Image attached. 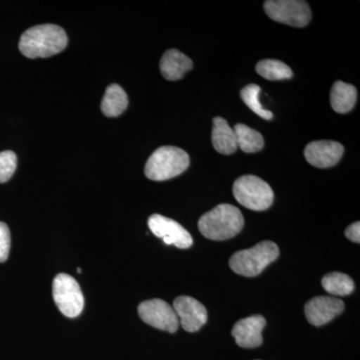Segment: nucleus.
I'll use <instances>...</instances> for the list:
<instances>
[{
    "mask_svg": "<svg viewBox=\"0 0 360 360\" xmlns=\"http://www.w3.org/2000/svg\"><path fill=\"white\" fill-rule=\"evenodd\" d=\"M160 68L161 75L165 79L175 82L181 79L186 72L193 70V63L182 52L177 49H169L163 54Z\"/></svg>",
    "mask_w": 360,
    "mask_h": 360,
    "instance_id": "4468645a",
    "label": "nucleus"
},
{
    "mask_svg": "<svg viewBox=\"0 0 360 360\" xmlns=\"http://www.w3.org/2000/svg\"><path fill=\"white\" fill-rule=\"evenodd\" d=\"M139 314L142 321L160 330L174 333L179 328V319L174 307L162 300H150L141 302Z\"/></svg>",
    "mask_w": 360,
    "mask_h": 360,
    "instance_id": "6e6552de",
    "label": "nucleus"
},
{
    "mask_svg": "<svg viewBox=\"0 0 360 360\" xmlns=\"http://www.w3.org/2000/svg\"><path fill=\"white\" fill-rule=\"evenodd\" d=\"M278 255L279 248L276 243L262 241L250 250L234 253L229 260V266L239 276L255 277L276 262Z\"/></svg>",
    "mask_w": 360,
    "mask_h": 360,
    "instance_id": "20e7f679",
    "label": "nucleus"
},
{
    "mask_svg": "<svg viewBox=\"0 0 360 360\" xmlns=\"http://www.w3.org/2000/svg\"><path fill=\"white\" fill-rule=\"evenodd\" d=\"M345 148L340 142L330 141H312L304 149L305 160L312 167L328 168L335 167L341 160Z\"/></svg>",
    "mask_w": 360,
    "mask_h": 360,
    "instance_id": "9b49d317",
    "label": "nucleus"
},
{
    "mask_svg": "<svg viewBox=\"0 0 360 360\" xmlns=\"http://www.w3.org/2000/svg\"><path fill=\"white\" fill-rule=\"evenodd\" d=\"M233 130L236 132L238 148H240L243 153H255L264 148V136L257 130L250 129L243 123L234 125Z\"/></svg>",
    "mask_w": 360,
    "mask_h": 360,
    "instance_id": "a211bd4d",
    "label": "nucleus"
},
{
    "mask_svg": "<svg viewBox=\"0 0 360 360\" xmlns=\"http://www.w3.org/2000/svg\"><path fill=\"white\" fill-rule=\"evenodd\" d=\"M129 106L127 92L118 84H110L106 89L101 101V110L108 117H117L122 115Z\"/></svg>",
    "mask_w": 360,
    "mask_h": 360,
    "instance_id": "dca6fc26",
    "label": "nucleus"
},
{
    "mask_svg": "<svg viewBox=\"0 0 360 360\" xmlns=\"http://www.w3.org/2000/svg\"><path fill=\"white\" fill-rule=\"evenodd\" d=\"M322 288L333 295L345 296L354 292V281L352 277L341 272L326 274L321 281Z\"/></svg>",
    "mask_w": 360,
    "mask_h": 360,
    "instance_id": "6ab92c4d",
    "label": "nucleus"
},
{
    "mask_svg": "<svg viewBox=\"0 0 360 360\" xmlns=\"http://www.w3.org/2000/svg\"><path fill=\"white\" fill-rule=\"evenodd\" d=\"M245 225L243 213L236 206L222 203L206 212L198 221V229L205 238L226 240L236 236Z\"/></svg>",
    "mask_w": 360,
    "mask_h": 360,
    "instance_id": "f03ea898",
    "label": "nucleus"
},
{
    "mask_svg": "<svg viewBox=\"0 0 360 360\" xmlns=\"http://www.w3.org/2000/svg\"><path fill=\"white\" fill-rule=\"evenodd\" d=\"M264 11L276 22L304 27L311 20L309 4L302 0H267Z\"/></svg>",
    "mask_w": 360,
    "mask_h": 360,
    "instance_id": "0eeeda50",
    "label": "nucleus"
},
{
    "mask_svg": "<svg viewBox=\"0 0 360 360\" xmlns=\"http://www.w3.org/2000/svg\"><path fill=\"white\" fill-rule=\"evenodd\" d=\"M357 99V90L354 85L336 82L330 92V104L338 113H347L354 108Z\"/></svg>",
    "mask_w": 360,
    "mask_h": 360,
    "instance_id": "f3484780",
    "label": "nucleus"
},
{
    "mask_svg": "<svg viewBox=\"0 0 360 360\" xmlns=\"http://www.w3.org/2000/svg\"><path fill=\"white\" fill-rule=\"evenodd\" d=\"M148 227L156 238L162 239L165 245H175L181 250L193 245V236L174 219L160 214H153L148 219Z\"/></svg>",
    "mask_w": 360,
    "mask_h": 360,
    "instance_id": "1a4fd4ad",
    "label": "nucleus"
},
{
    "mask_svg": "<svg viewBox=\"0 0 360 360\" xmlns=\"http://www.w3.org/2000/svg\"><path fill=\"white\" fill-rule=\"evenodd\" d=\"M345 310V303L330 296H317L305 304V316L309 323L321 326L333 321Z\"/></svg>",
    "mask_w": 360,
    "mask_h": 360,
    "instance_id": "f8f14e48",
    "label": "nucleus"
},
{
    "mask_svg": "<svg viewBox=\"0 0 360 360\" xmlns=\"http://www.w3.org/2000/svg\"><path fill=\"white\" fill-rule=\"evenodd\" d=\"M345 236L354 243H360V224L359 221L350 224L345 231Z\"/></svg>",
    "mask_w": 360,
    "mask_h": 360,
    "instance_id": "b1692460",
    "label": "nucleus"
},
{
    "mask_svg": "<svg viewBox=\"0 0 360 360\" xmlns=\"http://www.w3.org/2000/svg\"><path fill=\"white\" fill-rule=\"evenodd\" d=\"M11 231L4 222L0 221V262H6L11 251Z\"/></svg>",
    "mask_w": 360,
    "mask_h": 360,
    "instance_id": "5701e85b",
    "label": "nucleus"
},
{
    "mask_svg": "<svg viewBox=\"0 0 360 360\" xmlns=\"http://www.w3.org/2000/svg\"><path fill=\"white\" fill-rule=\"evenodd\" d=\"M77 272H78V274H82V269H77Z\"/></svg>",
    "mask_w": 360,
    "mask_h": 360,
    "instance_id": "393cba45",
    "label": "nucleus"
},
{
    "mask_svg": "<svg viewBox=\"0 0 360 360\" xmlns=\"http://www.w3.org/2000/svg\"><path fill=\"white\" fill-rule=\"evenodd\" d=\"M255 70L260 77L269 80L290 79L293 75L290 66L276 59L260 60Z\"/></svg>",
    "mask_w": 360,
    "mask_h": 360,
    "instance_id": "aec40b11",
    "label": "nucleus"
},
{
    "mask_svg": "<svg viewBox=\"0 0 360 360\" xmlns=\"http://www.w3.org/2000/svg\"><path fill=\"white\" fill-rule=\"evenodd\" d=\"M52 295L61 314L75 319L82 314L84 307V297L79 284L72 276L59 274L52 283Z\"/></svg>",
    "mask_w": 360,
    "mask_h": 360,
    "instance_id": "423d86ee",
    "label": "nucleus"
},
{
    "mask_svg": "<svg viewBox=\"0 0 360 360\" xmlns=\"http://www.w3.org/2000/svg\"><path fill=\"white\" fill-rule=\"evenodd\" d=\"M191 160L184 149L175 146H162L156 149L146 162L144 174L155 181H165L184 174Z\"/></svg>",
    "mask_w": 360,
    "mask_h": 360,
    "instance_id": "7ed1b4c3",
    "label": "nucleus"
},
{
    "mask_svg": "<svg viewBox=\"0 0 360 360\" xmlns=\"http://www.w3.org/2000/svg\"><path fill=\"white\" fill-rule=\"evenodd\" d=\"M233 194L241 205L255 212L269 210L274 200L271 187L255 175H245L236 179L233 184Z\"/></svg>",
    "mask_w": 360,
    "mask_h": 360,
    "instance_id": "39448f33",
    "label": "nucleus"
},
{
    "mask_svg": "<svg viewBox=\"0 0 360 360\" xmlns=\"http://www.w3.org/2000/svg\"><path fill=\"white\" fill-rule=\"evenodd\" d=\"M18 167V156L11 150L0 153V184L8 181Z\"/></svg>",
    "mask_w": 360,
    "mask_h": 360,
    "instance_id": "4be33fe9",
    "label": "nucleus"
},
{
    "mask_svg": "<svg viewBox=\"0 0 360 360\" xmlns=\"http://www.w3.org/2000/svg\"><path fill=\"white\" fill-rule=\"evenodd\" d=\"M212 144L217 153L231 155L238 149L236 132L229 127V122L222 117L213 120Z\"/></svg>",
    "mask_w": 360,
    "mask_h": 360,
    "instance_id": "2eb2a0df",
    "label": "nucleus"
},
{
    "mask_svg": "<svg viewBox=\"0 0 360 360\" xmlns=\"http://www.w3.org/2000/svg\"><path fill=\"white\" fill-rule=\"evenodd\" d=\"M266 321L262 315H253L236 322L232 328L231 335L238 347L255 348L262 345V330Z\"/></svg>",
    "mask_w": 360,
    "mask_h": 360,
    "instance_id": "ddd939ff",
    "label": "nucleus"
},
{
    "mask_svg": "<svg viewBox=\"0 0 360 360\" xmlns=\"http://www.w3.org/2000/svg\"><path fill=\"white\" fill-rule=\"evenodd\" d=\"M260 91H262V89H260L257 84H251L246 85L245 89H241V99L253 112L257 113L260 117L266 120H272L274 113L271 111L265 110V108H262V103H260Z\"/></svg>",
    "mask_w": 360,
    "mask_h": 360,
    "instance_id": "412c9836",
    "label": "nucleus"
},
{
    "mask_svg": "<svg viewBox=\"0 0 360 360\" xmlns=\"http://www.w3.org/2000/svg\"><path fill=\"white\" fill-rule=\"evenodd\" d=\"M68 35L56 25L33 26L21 35L20 51L28 58H51L68 46Z\"/></svg>",
    "mask_w": 360,
    "mask_h": 360,
    "instance_id": "f257e3e1",
    "label": "nucleus"
},
{
    "mask_svg": "<svg viewBox=\"0 0 360 360\" xmlns=\"http://www.w3.org/2000/svg\"><path fill=\"white\" fill-rule=\"evenodd\" d=\"M174 309L179 319L180 326L188 333H195L207 321V310L205 305L191 296L175 298Z\"/></svg>",
    "mask_w": 360,
    "mask_h": 360,
    "instance_id": "9d476101",
    "label": "nucleus"
}]
</instances>
